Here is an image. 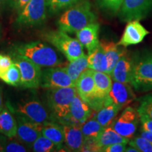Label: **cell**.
<instances>
[{
  "label": "cell",
  "mask_w": 152,
  "mask_h": 152,
  "mask_svg": "<svg viewBox=\"0 0 152 152\" xmlns=\"http://www.w3.org/2000/svg\"><path fill=\"white\" fill-rule=\"evenodd\" d=\"M28 58L40 67H55L63 63L62 57L54 48L40 41L18 43L12 47V54Z\"/></svg>",
  "instance_id": "6da1fadb"
},
{
  "label": "cell",
  "mask_w": 152,
  "mask_h": 152,
  "mask_svg": "<svg viewBox=\"0 0 152 152\" xmlns=\"http://www.w3.org/2000/svg\"><path fill=\"white\" fill-rule=\"evenodd\" d=\"M94 22H96V16L90 1L80 0L66 9L58 19L57 26L58 30L66 33H76Z\"/></svg>",
  "instance_id": "7a4b0ae2"
},
{
  "label": "cell",
  "mask_w": 152,
  "mask_h": 152,
  "mask_svg": "<svg viewBox=\"0 0 152 152\" xmlns=\"http://www.w3.org/2000/svg\"><path fill=\"white\" fill-rule=\"evenodd\" d=\"M77 93L75 87L47 90L46 106L54 122L61 125H72L70 119V107Z\"/></svg>",
  "instance_id": "3957f363"
},
{
  "label": "cell",
  "mask_w": 152,
  "mask_h": 152,
  "mask_svg": "<svg viewBox=\"0 0 152 152\" xmlns=\"http://www.w3.org/2000/svg\"><path fill=\"white\" fill-rule=\"evenodd\" d=\"M130 84L137 92L152 90L151 52L143 53L135 58Z\"/></svg>",
  "instance_id": "277c9868"
},
{
  "label": "cell",
  "mask_w": 152,
  "mask_h": 152,
  "mask_svg": "<svg viewBox=\"0 0 152 152\" xmlns=\"http://www.w3.org/2000/svg\"><path fill=\"white\" fill-rule=\"evenodd\" d=\"M45 39L65 56L68 61L85 54L83 47L78 39L70 37L61 30H51L44 35Z\"/></svg>",
  "instance_id": "5b68a950"
},
{
  "label": "cell",
  "mask_w": 152,
  "mask_h": 152,
  "mask_svg": "<svg viewBox=\"0 0 152 152\" xmlns=\"http://www.w3.org/2000/svg\"><path fill=\"white\" fill-rule=\"evenodd\" d=\"M8 106L14 113L23 115L35 123L43 124L48 121L54 122L47 106H44L37 98L26 99L16 104V106H11L8 104Z\"/></svg>",
  "instance_id": "8992f818"
},
{
  "label": "cell",
  "mask_w": 152,
  "mask_h": 152,
  "mask_svg": "<svg viewBox=\"0 0 152 152\" xmlns=\"http://www.w3.org/2000/svg\"><path fill=\"white\" fill-rule=\"evenodd\" d=\"M47 10V0H30L18 13L16 23L20 27L39 26L46 20Z\"/></svg>",
  "instance_id": "52a82bcc"
},
{
  "label": "cell",
  "mask_w": 152,
  "mask_h": 152,
  "mask_svg": "<svg viewBox=\"0 0 152 152\" xmlns=\"http://www.w3.org/2000/svg\"><path fill=\"white\" fill-rule=\"evenodd\" d=\"M13 61L19 68L21 75L20 86L26 89H37L40 87L42 70L40 66L28 58L12 54Z\"/></svg>",
  "instance_id": "ba28073f"
},
{
  "label": "cell",
  "mask_w": 152,
  "mask_h": 152,
  "mask_svg": "<svg viewBox=\"0 0 152 152\" xmlns=\"http://www.w3.org/2000/svg\"><path fill=\"white\" fill-rule=\"evenodd\" d=\"M139 123L140 116L137 111L129 106L125 108L118 118L114 120L111 127L121 136L131 140L137 130Z\"/></svg>",
  "instance_id": "9c48e42d"
},
{
  "label": "cell",
  "mask_w": 152,
  "mask_h": 152,
  "mask_svg": "<svg viewBox=\"0 0 152 152\" xmlns=\"http://www.w3.org/2000/svg\"><path fill=\"white\" fill-rule=\"evenodd\" d=\"M152 11V0H123L118 16L121 21L128 22L146 18Z\"/></svg>",
  "instance_id": "30bf717a"
},
{
  "label": "cell",
  "mask_w": 152,
  "mask_h": 152,
  "mask_svg": "<svg viewBox=\"0 0 152 152\" xmlns=\"http://www.w3.org/2000/svg\"><path fill=\"white\" fill-rule=\"evenodd\" d=\"M40 87L46 90L75 87L65 67H47L42 70Z\"/></svg>",
  "instance_id": "8fae6325"
},
{
  "label": "cell",
  "mask_w": 152,
  "mask_h": 152,
  "mask_svg": "<svg viewBox=\"0 0 152 152\" xmlns=\"http://www.w3.org/2000/svg\"><path fill=\"white\" fill-rule=\"evenodd\" d=\"M15 116L17 121V140L31 149L33 144L42 134V124L33 122L19 114H15Z\"/></svg>",
  "instance_id": "7c38bea8"
},
{
  "label": "cell",
  "mask_w": 152,
  "mask_h": 152,
  "mask_svg": "<svg viewBox=\"0 0 152 152\" xmlns=\"http://www.w3.org/2000/svg\"><path fill=\"white\" fill-rule=\"evenodd\" d=\"M149 34V32L142 26L140 20H130L125 26L122 37L118 45L124 47L138 45L141 43L144 37Z\"/></svg>",
  "instance_id": "4fadbf2b"
},
{
  "label": "cell",
  "mask_w": 152,
  "mask_h": 152,
  "mask_svg": "<svg viewBox=\"0 0 152 152\" xmlns=\"http://www.w3.org/2000/svg\"><path fill=\"white\" fill-rule=\"evenodd\" d=\"M109 98L112 103L123 109L135 99L136 96L130 83L114 81L109 94Z\"/></svg>",
  "instance_id": "5bb4252c"
},
{
  "label": "cell",
  "mask_w": 152,
  "mask_h": 152,
  "mask_svg": "<svg viewBox=\"0 0 152 152\" xmlns=\"http://www.w3.org/2000/svg\"><path fill=\"white\" fill-rule=\"evenodd\" d=\"M134 59L135 58L125 49L111 73L113 81L130 83Z\"/></svg>",
  "instance_id": "9a60e30c"
},
{
  "label": "cell",
  "mask_w": 152,
  "mask_h": 152,
  "mask_svg": "<svg viewBox=\"0 0 152 152\" xmlns=\"http://www.w3.org/2000/svg\"><path fill=\"white\" fill-rule=\"evenodd\" d=\"M75 87L80 97L90 106L94 100L96 92V87L92 69L87 68L86 71L83 72L75 83Z\"/></svg>",
  "instance_id": "2e32d148"
},
{
  "label": "cell",
  "mask_w": 152,
  "mask_h": 152,
  "mask_svg": "<svg viewBox=\"0 0 152 152\" xmlns=\"http://www.w3.org/2000/svg\"><path fill=\"white\" fill-rule=\"evenodd\" d=\"M92 115V109L78 93L72 100L70 107V119L72 125H81Z\"/></svg>",
  "instance_id": "e0dca14e"
},
{
  "label": "cell",
  "mask_w": 152,
  "mask_h": 152,
  "mask_svg": "<svg viewBox=\"0 0 152 152\" xmlns=\"http://www.w3.org/2000/svg\"><path fill=\"white\" fill-rule=\"evenodd\" d=\"M99 24L94 22L77 31L75 33L76 38L78 39L82 46L87 49L88 54L92 52L99 46Z\"/></svg>",
  "instance_id": "ac0fdd59"
},
{
  "label": "cell",
  "mask_w": 152,
  "mask_h": 152,
  "mask_svg": "<svg viewBox=\"0 0 152 152\" xmlns=\"http://www.w3.org/2000/svg\"><path fill=\"white\" fill-rule=\"evenodd\" d=\"M64 132L66 146L70 151H82L85 143V137L80 125H62Z\"/></svg>",
  "instance_id": "d6986e66"
},
{
  "label": "cell",
  "mask_w": 152,
  "mask_h": 152,
  "mask_svg": "<svg viewBox=\"0 0 152 152\" xmlns=\"http://www.w3.org/2000/svg\"><path fill=\"white\" fill-rule=\"evenodd\" d=\"M0 133L8 138L16 137L17 121L11 110L3 107L0 111Z\"/></svg>",
  "instance_id": "ffe728a7"
},
{
  "label": "cell",
  "mask_w": 152,
  "mask_h": 152,
  "mask_svg": "<svg viewBox=\"0 0 152 152\" xmlns=\"http://www.w3.org/2000/svg\"><path fill=\"white\" fill-rule=\"evenodd\" d=\"M99 45L103 49L108 61L107 73L111 75L115 64L125 51V49L120 48L118 43H115L113 41L104 40V39L99 42Z\"/></svg>",
  "instance_id": "44dd1931"
},
{
  "label": "cell",
  "mask_w": 152,
  "mask_h": 152,
  "mask_svg": "<svg viewBox=\"0 0 152 152\" xmlns=\"http://www.w3.org/2000/svg\"><path fill=\"white\" fill-rule=\"evenodd\" d=\"M41 133L42 135L52 140L61 149H62L65 138L64 128L61 124L52 121L44 123L42 126Z\"/></svg>",
  "instance_id": "7402d4cb"
},
{
  "label": "cell",
  "mask_w": 152,
  "mask_h": 152,
  "mask_svg": "<svg viewBox=\"0 0 152 152\" xmlns=\"http://www.w3.org/2000/svg\"><path fill=\"white\" fill-rule=\"evenodd\" d=\"M121 109H122L116 104L113 103L108 104L99 109L94 117L104 128H107L111 126L114 120L116 118L118 113Z\"/></svg>",
  "instance_id": "603a6c76"
},
{
  "label": "cell",
  "mask_w": 152,
  "mask_h": 152,
  "mask_svg": "<svg viewBox=\"0 0 152 152\" xmlns=\"http://www.w3.org/2000/svg\"><path fill=\"white\" fill-rule=\"evenodd\" d=\"M129 141L130 140L121 136L111 126H109L104 128L96 142L100 151L101 149L106 146L115 143H128Z\"/></svg>",
  "instance_id": "cb8c5ba5"
},
{
  "label": "cell",
  "mask_w": 152,
  "mask_h": 152,
  "mask_svg": "<svg viewBox=\"0 0 152 152\" xmlns=\"http://www.w3.org/2000/svg\"><path fill=\"white\" fill-rule=\"evenodd\" d=\"M87 61L88 68L92 71L107 73L108 61L100 45L88 54Z\"/></svg>",
  "instance_id": "d4e9b609"
},
{
  "label": "cell",
  "mask_w": 152,
  "mask_h": 152,
  "mask_svg": "<svg viewBox=\"0 0 152 152\" xmlns=\"http://www.w3.org/2000/svg\"><path fill=\"white\" fill-rule=\"evenodd\" d=\"M66 72L68 75L73 81V83H77V80L80 77L83 72H85L88 68V61L87 56L83 54V56L75 58V60L69 61V64L65 67Z\"/></svg>",
  "instance_id": "484cf974"
},
{
  "label": "cell",
  "mask_w": 152,
  "mask_h": 152,
  "mask_svg": "<svg viewBox=\"0 0 152 152\" xmlns=\"http://www.w3.org/2000/svg\"><path fill=\"white\" fill-rule=\"evenodd\" d=\"M80 128L85 140L96 141L104 128L94 116H91L80 125Z\"/></svg>",
  "instance_id": "4316f807"
},
{
  "label": "cell",
  "mask_w": 152,
  "mask_h": 152,
  "mask_svg": "<svg viewBox=\"0 0 152 152\" xmlns=\"http://www.w3.org/2000/svg\"><path fill=\"white\" fill-rule=\"evenodd\" d=\"M0 79L11 86H20L21 75L19 68L14 63V64L10 68L0 75Z\"/></svg>",
  "instance_id": "83f0119b"
},
{
  "label": "cell",
  "mask_w": 152,
  "mask_h": 152,
  "mask_svg": "<svg viewBox=\"0 0 152 152\" xmlns=\"http://www.w3.org/2000/svg\"><path fill=\"white\" fill-rule=\"evenodd\" d=\"M31 149L35 152H52L60 151V148L42 134L38 137L33 144Z\"/></svg>",
  "instance_id": "f1b7e54d"
},
{
  "label": "cell",
  "mask_w": 152,
  "mask_h": 152,
  "mask_svg": "<svg viewBox=\"0 0 152 152\" xmlns=\"http://www.w3.org/2000/svg\"><path fill=\"white\" fill-rule=\"evenodd\" d=\"M80 0H47L48 10L52 14L68 9Z\"/></svg>",
  "instance_id": "f546056e"
},
{
  "label": "cell",
  "mask_w": 152,
  "mask_h": 152,
  "mask_svg": "<svg viewBox=\"0 0 152 152\" xmlns=\"http://www.w3.org/2000/svg\"><path fill=\"white\" fill-rule=\"evenodd\" d=\"M123 1V0H97L101 9L113 15L118 13Z\"/></svg>",
  "instance_id": "4dcf8cb0"
},
{
  "label": "cell",
  "mask_w": 152,
  "mask_h": 152,
  "mask_svg": "<svg viewBox=\"0 0 152 152\" xmlns=\"http://www.w3.org/2000/svg\"><path fill=\"white\" fill-rule=\"evenodd\" d=\"M128 143L130 146L136 148L139 152H152V142L140 135L132 137Z\"/></svg>",
  "instance_id": "1f68e13d"
},
{
  "label": "cell",
  "mask_w": 152,
  "mask_h": 152,
  "mask_svg": "<svg viewBox=\"0 0 152 152\" xmlns=\"http://www.w3.org/2000/svg\"><path fill=\"white\" fill-rule=\"evenodd\" d=\"M137 111L139 114H144L152 118V94L140 98V106Z\"/></svg>",
  "instance_id": "d6a6232c"
},
{
  "label": "cell",
  "mask_w": 152,
  "mask_h": 152,
  "mask_svg": "<svg viewBox=\"0 0 152 152\" xmlns=\"http://www.w3.org/2000/svg\"><path fill=\"white\" fill-rule=\"evenodd\" d=\"M29 148L26 146L18 140L17 141H10L7 140L4 147L6 152H25L29 151Z\"/></svg>",
  "instance_id": "836d02e7"
},
{
  "label": "cell",
  "mask_w": 152,
  "mask_h": 152,
  "mask_svg": "<svg viewBox=\"0 0 152 152\" xmlns=\"http://www.w3.org/2000/svg\"><path fill=\"white\" fill-rule=\"evenodd\" d=\"M14 64L13 59L7 55L0 54V75Z\"/></svg>",
  "instance_id": "e575fe53"
},
{
  "label": "cell",
  "mask_w": 152,
  "mask_h": 152,
  "mask_svg": "<svg viewBox=\"0 0 152 152\" xmlns=\"http://www.w3.org/2000/svg\"><path fill=\"white\" fill-rule=\"evenodd\" d=\"M127 143H115L101 149L102 152H123L125 151Z\"/></svg>",
  "instance_id": "d590c367"
},
{
  "label": "cell",
  "mask_w": 152,
  "mask_h": 152,
  "mask_svg": "<svg viewBox=\"0 0 152 152\" xmlns=\"http://www.w3.org/2000/svg\"><path fill=\"white\" fill-rule=\"evenodd\" d=\"M139 116H140V122L141 123V130L152 132V118H150L149 117L144 114H139Z\"/></svg>",
  "instance_id": "8d00e7d4"
},
{
  "label": "cell",
  "mask_w": 152,
  "mask_h": 152,
  "mask_svg": "<svg viewBox=\"0 0 152 152\" xmlns=\"http://www.w3.org/2000/svg\"><path fill=\"white\" fill-rule=\"evenodd\" d=\"M30 1V0H12V4L16 10L19 13Z\"/></svg>",
  "instance_id": "74e56055"
},
{
  "label": "cell",
  "mask_w": 152,
  "mask_h": 152,
  "mask_svg": "<svg viewBox=\"0 0 152 152\" xmlns=\"http://www.w3.org/2000/svg\"><path fill=\"white\" fill-rule=\"evenodd\" d=\"M7 137L0 133V152L4 151V147L7 142Z\"/></svg>",
  "instance_id": "f35d334b"
},
{
  "label": "cell",
  "mask_w": 152,
  "mask_h": 152,
  "mask_svg": "<svg viewBox=\"0 0 152 152\" xmlns=\"http://www.w3.org/2000/svg\"><path fill=\"white\" fill-rule=\"evenodd\" d=\"M140 135L142 137L147 139V140H149L151 142H152V132H147V131L144 130H140Z\"/></svg>",
  "instance_id": "ab89813d"
},
{
  "label": "cell",
  "mask_w": 152,
  "mask_h": 152,
  "mask_svg": "<svg viewBox=\"0 0 152 152\" xmlns=\"http://www.w3.org/2000/svg\"><path fill=\"white\" fill-rule=\"evenodd\" d=\"M3 98H2V91L1 88L0 87V111L3 109Z\"/></svg>",
  "instance_id": "60d3db41"
},
{
  "label": "cell",
  "mask_w": 152,
  "mask_h": 152,
  "mask_svg": "<svg viewBox=\"0 0 152 152\" xmlns=\"http://www.w3.org/2000/svg\"><path fill=\"white\" fill-rule=\"evenodd\" d=\"M125 151L127 152H139V151L137 149H136V148L132 147V146H130V147H126V149H125Z\"/></svg>",
  "instance_id": "b9f144b4"
},
{
  "label": "cell",
  "mask_w": 152,
  "mask_h": 152,
  "mask_svg": "<svg viewBox=\"0 0 152 152\" xmlns=\"http://www.w3.org/2000/svg\"><path fill=\"white\" fill-rule=\"evenodd\" d=\"M1 26H0V39H1Z\"/></svg>",
  "instance_id": "7bdbcfd3"
},
{
  "label": "cell",
  "mask_w": 152,
  "mask_h": 152,
  "mask_svg": "<svg viewBox=\"0 0 152 152\" xmlns=\"http://www.w3.org/2000/svg\"><path fill=\"white\" fill-rule=\"evenodd\" d=\"M1 0H0V3H1Z\"/></svg>",
  "instance_id": "ee69618b"
}]
</instances>
